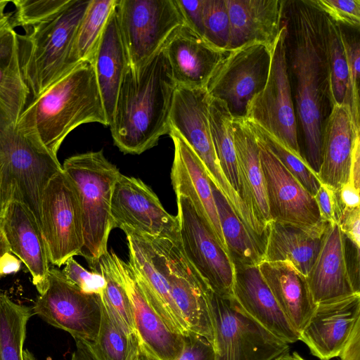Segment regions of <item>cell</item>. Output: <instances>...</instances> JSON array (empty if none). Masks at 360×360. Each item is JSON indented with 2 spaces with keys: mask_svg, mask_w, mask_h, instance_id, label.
Listing matches in <instances>:
<instances>
[{
  "mask_svg": "<svg viewBox=\"0 0 360 360\" xmlns=\"http://www.w3.org/2000/svg\"><path fill=\"white\" fill-rule=\"evenodd\" d=\"M286 53L295 82V114L302 131L305 164L318 175L322 134L333 101L325 15L311 0L286 1Z\"/></svg>",
  "mask_w": 360,
  "mask_h": 360,
  "instance_id": "6da1fadb",
  "label": "cell"
},
{
  "mask_svg": "<svg viewBox=\"0 0 360 360\" xmlns=\"http://www.w3.org/2000/svg\"><path fill=\"white\" fill-rule=\"evenodd\" d=\"M176 86L163 48L146 63L128 65L109 126L120 151L140 155L169 134Z\"/></svg>",
  "mask_w": 360,
  "mask_h": 360,
  "instance_id": "7a4b0ae2",
  "label": "cell"
},
{
  "mask_svg": "<svg viewBox=\"0 0 360 360\" xmlns=\"http://www.w3.org/2000/svg\"><path fill=\"white\" fill-rule=\"evenodd\" d=\"M91 122L108 126L92 60L77 64L32 100L17 122L56 157L72 130Z\"/></svg>",
  "mask_w": 360,
  "mask_h": 360,
  "instance_id": "3957f363",
  "label": "cell"
},
{
  "mask_svg": "<svg viewBox=\"0 0 360 360\" xmlns=\"http://www.w3.org/2000/svg\"><path fill=\"white\" fill-rule=\"evenodd\" d=\"M89 2L72 0L59 13L24 28L25 34L17 33L20 66L32 100L77 65L73 47Z\"/></svg>",
  "mask_w": 360,
  "mask_h": 360,
  "instance_id": "277c9868",
  "label": "cell"
},
{
  "mask_svg": "<svg viewBox=\"0 0 360 360\" xmlns=\"http://www.w3.org/2000/svg\"><path fill=\"white\" fill-rule=\"evenodd\" d=\"M62 167L79 192L84 233L80 255L91 271H98L99 259L108 251V240L113 229L111 199L121 173L105 157L103 150L72 155Z\"/></svg>",
  "mask_w": 360,
  "mask_h": 360,
  "instance_id": "5b68a950",
  "label": "cell"
},
{
  "mask_svg": "<svg viewBox=\"0 0 360 360\" xmlns=\"http://www.w3.org/2000/svg\"><path fill=\"white\" fill-rule=\"evenodd\" d=\"M210 98L205 88L176 85L169 115V129L176 131L193 150L202 162L210 180L224 195L250 233L255 238H259L262 230L228 181L217 159L208 120Z\"/></svg>",
  "mask_w": 360,
  "mask_h": 360,
  "instance_id": "8992f818",
  "label": "cell"
},
{
  "mask_svg": "<svg viewBox=\"0 0 360 360\" xmlns=\"http://www.w3.org/2000/svg\"><path fill=\"white\" fill-rule=\"evenodd\" d=\"M286 37L285 20L271 50L266 82L248 103L244 117L264 129L302 158L287 60Z\"/></svg>",
  "mask_w": 360,
  "mask_h": 360,
  "instance_id": "52a82bcc",
  "label": "cell"
},
{
  "mask_svg": "<svg viewBox=\"0 0 360 360\" xmlns=\"http://www.w3.org/2000/svg\"><path fill=\"white\" fill-rule=\"evenodd\" d=\"M209 298L214 360H276L289 353V344L248 316L233 297H221L211 290Z\"/></svg>",
  "mask_w": 360,
  "mask_h": 360,
  "instance_id": "ba28073f",
  "label": "cell"
},
{
  "mask_svg": "<svg viewBox=\"0 0 360 360\" xmlns=\"http://www.w3.org/2000/svg\"><path fill=\"white\" fill-rule=\"evenodd\" d=\"M115 9L129 65L133 67L153 58L184 25L175 0H117Z\"/></svg>",
  "mask_w": 360,
  "mask_h": 360,
  "instance_id": "9c48e42d",
  "label": "cell"
},
{
  "mask_svg": "<svg viewBox=\"0 0 360 360\" xmlns=\"http://www.w3.org/2000/svg\"><path fill=\"white\" fill-rule=\"evenodd\" d=\"M41 230L52 264L60 267L80 255L84 233L79 195L63 169L50 179L42 193Z\"/></svg>",
  "mask_w": 360,
  "mask_h": 360,
  "instance_id": "30bf717a",
  "label": "cell"
},
{
  "mask_svg": "<svg viewBox=\"0 0 360 360\" xmlns=\"http://www.w3.org/2000/svg\"><path fill=\"white\" fill-rule=\"evenodd\" d=\"M271 50L260 42L244 44L229 50L214 70L205 89L226 103L233 117H244L249 101L264 88Z\"/></svg>",
  "mask_w": 360,
  "mask_h": 360,
  "instance_id": "8fae6325",
  "label": "cell"
},
{
  "mask_svg": "<svg viewBox=\"0 0 360 360\" xmlns=\"http://www.w3.org/2000/svg\"><path fill=\"white\" fill-rule=\"evenodd\" d=\"M32 311L52 326L70 333L75 340L91 344L97 338L101 317L100 295L82 292L58 269L50 268L46 288Z\"/></svg>",
  "mask_w": 360,
  "mask_h": 360,
  "instance_id": "7c38bea8",
  "label": "cell"
},
{
  "mask_svg": "<svg viewBox=\"0 0 360 360\" xmlns=\"http://www.w3.org/2000/svg\"><path fill=\"white\" fill-rule=\"evenodd\" d=\"M180 245L186 257L215 294L233 297L235 266L191 200L176 195Z\"/></svg>",
  "mask_w": 360,
  "mask_h": 360,
  "instance_id": "4fadbf2b",
  "label": "cell"
},
{
  "mask_svg": "<svg viewBox=\"0 0 360 360\" xmlns=\"http://www.w3.org/2000/svg\"><path fill=\"white\" fill-rule=\"evenodd\" d=\"M113 229L179 242V221L163 207L152 189L139 178L120 174L111 199Z\"/></svg>",
  "mask_w": 360,
  "mask_h": 360,
  "instance_id": "5bb4252c",
  "label": "cell"
},
{
  "mask_svg": "<svg viewBox=\"0 0 360 360\" xmlns=\"http://www.w3.org/2000/svg\"><path fill=\"white\" fill-rule=\"evenodd\" d=\"M255 137L265 181L270 220L307 230L319 229L328 224L321 220L314 196L266 145Z\"/></svg>",
  "mask_w": 360,
  "mask_h": 360,
  "instance_id": "9a60e30c",
  "label": "cell"
},
{
  "mask_svg": "<svg viewBox=\"0 0 360 360\" xmlns=\"http://www.w3.org/2000/svg\"><path fill=\"white\" fill-rule=\"evenodd\" d=\"M152 238L165 257L170 294L189 330L214 344V330L209 298L211 290L186 257L180 241Z\"/></svg>",
  "mask_w": 360,
  "mask_h": 360,
  "instance_id": "2e32d148",
  "label": "cell"
},
{
  "mask_svg": "<svg viewBox=\"0 0 360 360\" xmlns=\"http://www.w3.org/2000/svg\"><path fill=\"white\" fill-rule=\"evenodd\" d=\"M124 232L128 242V262L152 306L172 331L186 335L190 330L171 296L166 261L159 246L152 237Z\"/></svg>",
  "mask_w": 360,
  "mask_h": 360,
  "instance_id": "e0dca14e",
  "label": "cell"
},
{
  "mask_svg": "<svg viewBox=\"0 0 360 360\" xmlns=\"http://www.w3.org/2000/svg\"><path fill=\"white\" fill-rule=\"evenodd\" d=\"M118 277L130 302L140 349L153 360H177L183 335L172 331L156 312L129 264L113 252Z\"/></svg>",
  "mask_w": 360,
  "mask_h": 360,
  "instance_id": "ac0fdd59",
  "label": "cell"
},
{
  "mask_svg": "<svg viewBox=\"0 0 360 360\" xmlns=\"http://www.w3.org/2000/svg\"><path fill=\"white\" fill-rule=\"evenodd\" d=\"M306 281L316 305L360 294L349 269L346 238L338 224H328Z\"/></svg>",
  "mask_w": 360,
  "mask_h": 360,
  "instance_id": "d6986e66",
  "label": "cell"
},
{
  "mask_svg": "<svg viewBox=\"0 0 360 360\" xmlns=\"http://www.w3.org/2000/svg\"><path fill=\"white\" fill-rule=\"evenodd\" d=\"M360 294L317 304L300 340L320 360L338 357L357 320Z\"/></svg>",
  "mask_w": 360,
  "mask_h": 360,
  "instance_id": "ffe728a7",
  "label": "cell"
},
{
  "mask_svg": "<svg viewBox=\"0 0 360 360\" xmlns=\"http://www.w3.org/2000/svg\"><path fill=\"white\" fill-rule=\"evenodd\" d=\"M169 135L174 148L171 181L176 195H184L191 200L228 253L206 169L193 150L176 131L169 129Z\"/></svg>",
  "mask_w": 360,
  "mask_h": 360,
  "instance_id": "44dd1931",
  "label": "cell"
},
{
  "mask_svg": "<svg viewBox=\"0 0 360 360\" xmlns=\"http://www.w3.org/2000/svg\"><path fill=\"white\" fill-rule=\"evenodd\" d=\"M0 229L10 252L25 264L39 294L42 293L47 283L50 262L34 214L20 202L12 200L0 218Z\"/></svg>",
  "mask_w": 360,
  "mask_h": 360,
  "instance_id": "7402d4cb",
  "label": "cell"
},
{
  "mask_svg": "<svg viewBox=\"0 0 360 360\" xmlns=\"http://www.w3.org/2000/svg\"><path fill=\"white\" fill-rule=\"evenodd\" d=\"M176 85L205 88L214 70L228 53L216 47L185 24L163 47Z\"/></svg>",
  "mask_w": 360,
  "mask_h": 360,
  "instance_id": "603a6c76",
  "label": "cell"
},
{
  "mask_svg": "<svg viewBox=\"0 0 360 360\" xmlns=\"http://www.w3.org/2000/svg\"><path fill=\"white\" fill-rule=\"evenodd\" d=\"M233 297L240 309L269 332L288 344L300 340L264 281L258 265H234Z\"/></svg>",
  "mask_w": 360,
  "mask_h": 360,
  "instance_id": "cb8c5ba5",
  "label": "cell"
},
{
  "mask_svg": "<svg viewBox=\"0 0 360 360\" xmlns=\"http://www.w3.org/2000/svg\"><path fill=\"white\" fill-rule=\"evenodd\" d=\"M232 129L239 175V195L265 237L271 220L258 143L244 117H233Z\"/></svg>",
  "mask_w": 360,
  "mask_h": 360,
  "instance_id": "d4e9b609",
  "label": "cell"
},
{
  "mask_svg": "<svg viewBox=\"0 0 360 360\" xmlns=\"http://www.w3.org/2000/svg\"><path fill=\"white\" fill-rule=\"evenodd\" d=\"M230 23L229 50L249 42L270 49L284 24L285 0H226Z\"/></svg>",
  "mask_w": 360,
  "mask_h": 360,
  "instance_id": "484cf974",
  "label": "cell"
},
{
  "mask_svg": "<svg viewBox=\"0 0 360 360\" xmlns=\"http://www.w3.org/2000/svg\"><path fill=\"white\" fill-rule=\"evenodd\" d=\"M360 130L354 128L349 108L334 104L322 134V158L318 177L321 183L338 191L349 181L351 157Z\"/></svg>",
  "mask_w": 360,
  "mask_h": 360,
  "instance_id": "4316f807",
  "label": "cell"
},
{
  "mask_svg": "<svg viewBox=\"0 0 360 360\" xmlns=\"http://www.w3.org/2000/svg\"><path fill=\"white\" fill-rule=\"evenodd\" d=\"M258 268L279 307L300 334L316 307L310 295L306 277L288 261L262 260Z\"/></svg>",
  "mask_w": 360,
  "mask_h": 360,
  "instance_id": "83f0119b",
  "label": "cell"
},
{
  "mask_svg": "<svg viewBox=\"0 0 360 360\" xmlns=\"http://www.w3.org/2000/svg\"><path fill=\"white\" fill-rule=\"evenodd\" d=\"M328 224L307 230L271 221L266 229L262 260L288 261L307 277L317 257Z\"/></svg>",
  "mask_w": 360,
  "mask_h": 360,
  "instance_id": "f1b7e54d",
  "label": "cell"
},
{
  "mask_svg": "<svg viewBox=\"0 0 360 360\" xmlns=\"http://www.w3.org/2000/svg\"><path fill=\"white\" fill-rule=\"evenodd\" d=\"M92 62L110 126L120 83L129 65L115 8L101 34Z\"/></svg>",
  "mask_w": 360,
  "mask_h": 360,
  "instance_id": "f546056e",
  "label": "cell"
},
{
  "mask_svg": "<svg viewBox=\"0 0 360 360\" xmlns=\"http://www.w3.org/2000/svg\"><path fill=\"white\" fill-rule=\"evenodd\" d=\"M30 95L20 66L17 32L11 27L0 34V102L16 122Z\"/></svg>",
  "mask_w": 360,
  "mask_h": 360,
  "instance_id": "4dcf8cb0",
  "label": "cell"
},
{
  "mask_svg": "<svg viewBox=\"0 0 360 360\" xmlns=\"http://www.w3.org/2000/svg\"><path fill=\"white\" fill-rule=\"evenodd\" d=\"M221 232L234 265H258L262 261L259 243L236 214L224 195L210 181Z\"/></svg>",
  "mask_w": 360,
  "mask_h": 360,
  "instance_id": "1f68e13d",
  "label": "cell"
},
{
  "mask_svg": "<svg viewBox=\"0 0 360 360\" xmlns=\"http://www.w3.org/2000/svg\"><path fill=\"white\" fill-rule=\"evenodd\" d=\"M232 120L233 116L226 103L210 96L208 120L214 150L224 174L239 194L240 182Z\"/></svg>",
  "mask_w": 360,
  "mask_h": 360,
  "instance_id": "d6a6232c",
  "label": "cell"
},
{
  "mask_svg": "<svg viewBox=\"0 0 360 360\" xmlns=\"http://www.w3.org/2000/svg\"><path fill=\"white\" fill-rule=\"evenodd\" d=\"M98 270L105 278L101 302L120 328L129 337L136 338L134 315L126 291L118 277L113 251H107L99 259Z\"/></svg>",
  "mask_w": 360,
  "mask_h": 360,
  "instance_id": "836d02e7",
  "label": "cell"
},
{
  "mask_svg": "<svg viewBox=\"0 0 360 360\" xmlns=\"http://www.w3.org/2000/svg\"><path fill=\"white\" fill-rule=\"evenodd\" d=\"M32 308L0 294V360H23V344Z\"/></svg>",
  "mask_w": 360,
  "mask_h": 360,
  "instance_id": "e575fe53",
  "label": "cell"
},
{
  "mask_svg": "<svg viewBox=\"0 0 360 360\" xmlns=\"http://www.w3.org/2000/svg\"><path fill=\"white\" fill-rule=\"evenodd\" d=\"M117 0H89L76 33L73 60L76 64L92 60Z\"/></svg>",
  "mask_w": 360,
  "mask_h": 360,
  "instance_id": "d590c367",
  "label": "cell"
},
{
  "mask_svg": "<svg viewBox=\"0 0 360 360\" xmlns=\"http://www.w3.org/2000/svg\"><path fill=\"white\" fill-rule=\"evenodd\" d=\"M101 323L95 342H82L97 360H128L139 347L137 338L128 336L120 328L101 300Z\"/></svg>",
  "mask_w": 360,
  "mask_h": 360,
  "instance_id": "8d00e7d4",
  "label": "cell"
},
{
  "mask_svg": "<svg viewBox=\"0 0 360 360\" xmlns=\"http://www.w3.org/2000/svg\"><path fill=\"white\" fill-rule=\"evenodd\" d=\"M325 25L333 105L346 104L349 107V75L342 27L326 15Z\"/></svg>",
  "mask_w": 360,
  "mask_h": 360,
  "instance_id": "74e56055",
  "label": "cell"
},
{
  "mask_svg": "<svg viewBox=\"0 0 360 360\" xmlns=\"http://www.w3.org/2000/svg\"><path fill=\"white\" fill-rule=\"evenodd\" d=\"M247 121L255 136L266 145L301 185L314 196L321 184L318 176L305 164L301 158L290 152L274 136L257 124L248 120Z\"/></svg>",
  "mask_w": 360,
  "mask_h": 360,
  "instance_id": "f35d334b",
  "label": "cell"
},
{
  "mask_svg": "<svg viewBox=\"0 0 360 360\" xmlns=\"http://www.w3.org/2000/svg\"><path fill=\"white\" fill-rule=\"evenodd\" d=\"M203 37L217 48L229 50L230 23L226 0H205Z\"/></svg>",
  "mask_w": 360,
  "mask_h": 360,
  "instance_id": "ab89813d",
  "label": "cell"
},
{
  "mask_svg": "<svg viewBox=\"0 0 360 360\" xmlns=\"http://www.w3.org/2000/svg\"><path fill=\"white\" fill-rule=\"evenodd\" d=\"M72 0H15V12L11 15V23L24 28L36 25L59 13ZM13 15V14H12Z\"/></svg>",
  "mask_w": 360,
  "mask_h": 360,
  "instance_id": "60d3db41",
  "label": "cell"
},
{
  "mask_svg": "<svg viewBox=\"0 0 360 360\" xmlns=\"http://www.w3.org/2000/svg\"><path fill=\"white\" fill-rule=\"evenodd\" d=\"M342 41L347 60L349 75V108L353 125L360 130L359 121V69L360 44L358 39L349 37L342 29Z\"/></svg>",
  "mask_w": 360,
  "mask_h": 360,
  "instance_id": "b9f144b4",
  "label": "cell"
},
{
  "mask_svg": "<svg viewBox=\"0 0 360 360\" xmlns=\"http://www.w3.org/2000/svg\"><path fill=\"white\" fill-rule=\"evenodd\" d=\"M312 4L334 22L359 30V0H311Z\"/></svg>",
  "mask_w": 360,
  "mask_h": 360,
  "instance_id": "7bdbcfd3",
  "label": "cell"
},
{
  "mask_svg": "<svg viewBox=\"0 0 360 360\" xmlns=\"http://www.w3.org/2000/svg\"><path fill=\"white\" fill-rule=\"evenodd\" d=\"M61 271L65 279L82 292L101 295L106 285L99 271H87L73 257L68 259Z\"/></svg>",
  "mask_w": 360,
  "mask_h": 360,
  "instance_id": "ee69618b",
  "label": "cell"
},
{
  "mask_svg": "<svg viewBox=\"0 0 360 360\" xmlns=\"http://www.w3.org/2000/svg\"><path fill=\"white\" fill-rule=\"evenodd\" d=\"M322 221L329 224H338L342 215L338 191L321 183L314 195Z\"/></svg>",
  "mask_w": 360,
  "mask_h": 360,
  "instance_id": "f6af8a7d",
  "label": "cell"
},
{
  "mask_svg": "<svg viewBox=\"0 0 360 360\" xmlns=\"http://www.w3.org/2000/svg\"><path fill=\"white\" fill-rule=\"evenodd\" d=\"M183 340V349L177 360H214V344L205 337L189 331Z\"/></svg>",
  "mask_w": 360,
  "mask_h": 360,
  "instance_id": "bcb514c9",
  "label": "cell"
},
{
  "mask_svg": "<svg viewBox=\"0 0 360 360\" xmlns=\"http://www.w3.org/2000/svg\"><path fill=\"white\" fill-rule=\"evenodd\" d=\"M184 24L195 33L203 37V7L205 0H175Z\"/></svg>",
  "mask_w": 360,
  "mask_h": 360,
  "instance_id": "7dc6e473",
  "label": "cell"
},
{
  "mask_svg": "<svg viewBox=\"0 0 360 360\" xmlns=\"http://www.w3.org/2000/svg\"><path fill=\"white\" fill-rule=\"evenodd\" d=\"M338 225L347 239L358 250L360 248V207L342 209Z\"/></svg>",
  "mask_w": 360,
  "mask_h": 360,
  "instance_id": "c3c4849f",
  "label": "cell"
},
{
  "mask_svg": "<svg viewBox=\"0 0 360 360\" xmlns=\"http://www.w3.org/2000/svg\"><path fill=\"white\" fill-rule=\"evenodd\" d=\"M338 357L340 360H360V319L355 323Z\"/></svg>",
  "mask_w": 360,
  "mask_h": 360,
  "instance_id": "681fc988",
  "label": "cell"
},
{
  "mask_svg": "<svg viewBox=\"0 0 360 360\" xmlns=\"http://www.w3.org/2000/svg\"><path fill=\"white\" fill-rule=\"evenodd\" d=\"M360 189L354 184L347 182L338 191V197L342 209H354L360 207Z\"/></svg>",
  "mask_w": 360,
  "mask_h": 360,
  "instance_id": "f907efd6",
  "label": "cell"
},
{
  "mask_svg": "<svg viewBox=\"0 0 360 360\" xmlns=\"http://www.w3.org/2000/svg\"><path fill=\"white\" fill-rule=\"evenodd\" d=\"M76 349L72 353L70 360H97L87 346L81 340H75ZM128 360H153L145 354L140 347Z\"/></svg>",
  "mask_w": 360,
  "mask_h": 360,
  "instance_id": "816d5d0a",
  "label": "cell"
},
{
  "mask_svg": "<svg viewBox=\"0 0 360 360\" xmlns=\"http://www.w3.org/2000/svg\"><path fill=\"white\" fill-rule=\"evenodd\" d=\"M349 182L360 189V135L356 137L352 151Z\"/></svg>",
  "mask_w": 360,
  "mask_h": 360,
  "instance_id": "f5cc1de1",
  "label": "cell"
},
{
  "mask_svg": "<svg viewBox=\"0 0 360 360\" xmlns=\"http://www.w3.org/2000/svg\"><path fill=\"white\" fill-rule=\"evenodd\" d=\"M21 261L11 252H6L0 259V278L18 272Z\"/></svg>",
  "mask_w": 360,
  "mask_h": 360,
  "instance_id": "db71d44e",
  "label": "cell"
},
{
  "mask_svg": "<svg viewBox=\"0 0 360 360\" xmlns=\"http://www.w3.org/2000/svg\"><path fill=\"white\" fill-rule=\"evenodd\" d=\"M7 205H8V202L6 198V195H5V192H4V188L3 176H2L1 169L0 167V218L2 216Z\"/></svg>",
  "mask_w": 360,
  "mask_h": 360,
  "instance_id": "11a10c76",
  "label": "cell"
},
{
  "mask_svg": "<svg viewBox=\"0 0 360 360\" xmlns=\"http://www.w3.org/2000/svg\"><path fill=\"white\" fill-rule=\"evenodd\" d=\"M13 13H5L0 17V34H1L6 30L12 27L11 23V18Z\"/></svg>",
  "mask_w": 360,
  "mask_h": 360,
  "instance_id": "9f6ffc18",
  "label": "cell"
},
{
  "mask_svg": "<svg viewBox=\"0 0 360 360\" xmlns=\"http://www.w3.org/2000/svg\"><path fill=\"white\" fill-rule=\"evenodd\" d=\"M7 252H10L9 248L0 229V259Z\"/></svg>",
  "mask_w": 360,
  "mask_h": 360,
  "instance_id": "6f0895ef",
  "label": "cell"
},
{
  "mask_svg": "<svg viewBox=\"0 0 360 360\" xmlns=\"http://www.w3.org/2000/svg\"><path fill=\"white\" fill-rule=\"evenodd\" d=\"M276 360H305L297 352H292V354L287 353L283 356H281Z\"/></svg>",
  "mask_w": 360,
  "mask_h": 360,
  "instance_id": "680465c9",
  "label": "cell"
},
{
  "mask_svg": "<svg viewBox=\"0 0 360 360\" xmlns=\"http://www.w3.org/2000/svg\"><path fill=\"white\" fill-rule=\"evenodd\" d=\"M22 357L23 360H37L28 349H23Z\"/></svg>",
  "mask_w": 360,
  "mask_h": 360,
  "instance_id": "91938a15",
  "label": "cell"
},
{
  "mask_svg": "<svg viewBox=\"0 0 360 360\" xmlns=\"http://www.w3.org/2000/svg\"><path fill=\"white\" fill-rule=\"evenodd\" d=\"M8 1L3 0L0 1V17L4 15L6 13L4 12V10L8 4Z\"/></svg>",
  "mask_w": 360,
  "mask_h": 360,
  "instance_id": "94428289",
  "label": "cell"
}]
</instances>
